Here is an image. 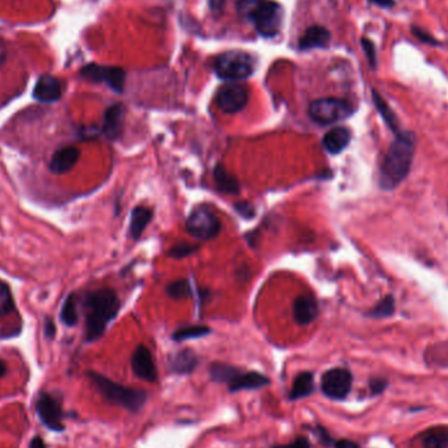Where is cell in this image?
<instances>
[{
    "label": "cell",
    "mask_w": 448,
    "mask_h": 448,
    "mask_svg": "<svg viewBox=\"0 0 448 448\" xmlns=\"http://www.w3.org/2000/svg\"><path fill=\"white\" fill-rule=\"evenodd\" d=\"M40 421L52 431H64V409L53 395L43 392L36 404Z\"/></svg>",
    "instance_id": "12"
},
{
    "label": "cell",
    "mask_w": 448,
    "mask_h": 448,
    "mask_svg": "<svg viewBox=\"0 0 448 448\" xmlns=\"http://www.w3.org/2000/svg\"><path fill=\"white\" fill-rule=\"evenodd\" d=\"M200 249V246H194V244H176L172 246L171 249L168 251V256L172 258H185V257L191 256L193 253H195Z\"/></svg>",
    "instance_id": "31"
},
{
    "label": "cell",
    "mask_w": 448,
    "mask_h": 448,
    "mask_svg": "<svg viewBox=\"0 0 448 448\" xmlns=\"http://www.w3.org/2000/svg\"><path fill=\"white\" fill-rule=\"evenodd\" d=\"M253 55L241 50H230L216 57L214 62L215 74L228 82L244 80L255 71Z\"/></svg>",
    "instance_id": "6"
},
{
    "label": "cell",
    "mask_w": 448,
    "mask_h": 448,
    "mask_svg": "<svg viewBox=\"0 0 448 448\" xmlns=\"http://www.w3.org/2000/svg\"><path fill=\"white\" fill-rule=\"evenodd\" d=\"M237 13L264 37L277 36L283 24V8L273 0H239Z\"/></svg>",
    "instance_id": "3"
},
{
    "label": "cell",
    "mask_w": 448,
    "mask_h": 448,
    "mask_svg": "<svg viewBox=\"0 0 448 448\" xmlns=\"http://www.w3.org/2000/svg\"><path fill=\"white\" fill-rule=\"evenodd\" d=\"M15 311V299L8 283L0 279V318L10 315Z\"/></svg>",
    "instance_id": "29"
},
{
    "label": "cell",
    "mask_w": 448,
    "mask_h": 448,
    "mask_svg": "<svg viewBox=\"0 0 448 448\" xmlns=\"http://www.w3.org/2000/svg\"><path fill=\"white\" fill-rule=\"evenodd\" d=\"M336 448H359L357 443H354L352 440L348 439H341L336 443Z\"/></svg>",
    "instance_id": "39"
},
{
    "label": "cell",
    "mask_w": 448,
    "mask_h": 448,
    "mask_svg": "<svg viewBox=\"0 0 448 448\" xmlns=\"http://www.w3.org/2000/svg\"><path fill=\"white\" fill-rule=\"evenodd\" d=\"M416 152V135L410 131L397 134L394 143L387 151L382 170L380 186L385 191H392L404 181L409 174Z\"/></svg>",
    "instance_id": "2"
},
{
    "label": "cell",
    "mask_w": 448,
    "mask_h": 448,
    "mask_svg": "<svg viewBox=\"0 0 448 448\" xmlns=\"http://www.w3.org/2000/svg\"><path fill=\"white\" fill-rule=\"evenodd\" d=\"M7 46H6V43L0 38V66L6 62L7 59Z\"/></svg>",
    "instance_id": "40"
},
{
    "label": "cell",
    "mask_w": 448,
    "mask_h": 448,
    "mask_svg": "<svg viewBox=\"0 0 448 448\" xmlns=\"http://www.w3.org/2000/svg\"><path fill=\"white\" fill-rule=\"evenodd\" d=\"M235 210L246 219H252L256 214V209L252 203L249 202H237L235 204Z\"/></svg>",
    "instance_id": "34"
},
{
    "label": "cell",
    "mask_w": 448,
    "mask_h": 448,
    "mask_svg": "<svg viewBox=\"0 0 448 448\" xmlns=\"http://www.w3.org/2000/svg\"><path fill=\"white\" fill-rule=\"evenodd\" d=\"M185 227L193 237L200 240H211L222 231L219 218L206 207L194 209L188 216Z\"/></svg>",
    "instance_id": "8"
},
{
    "label": "cell",
    "mask_w": 448,
    "mask_h": 448,
    "mask_svg": "<svg viewBox=\"0 0 448 448\" xmlns=\"http://www.w3.org/2000/svg\"><path fill=\"white\" fill-rule=\"evenodd\" d=\"M211 379L218 383H227L231 392H237L243 389H257L262 388L270 383L269 378L262 373H241L235 367L223 364V363H214L210 367Z\"/></svg>",
    "instance_id": "5"
},
{
    "label": "cell",
    "mask_w": 448,
    "mask_h": 448,
    "mask_svg": "<svg viewBox=\"0 0 448 448\" xmlns=\"http://www.w3.org/2000/svg\"><path fill=\"white\" fill-rule=\"evenodd\" d=\"M313 391V373H300L294 380L292 388L290 391V398L291 400H299L303 397L310 396Z\"/></svg>",
    "instance_id": "24"
},
{
    "label": "cell",
    "mask_w": 448,
    "mask_h": 448,
    "mask_svg": "<svg viewBox=\"0 0 448 448\" xmlns=\"http://www.w3.org/2000/svg\"><path fill=\"white\" fill-rule=\"evenodd\" d=\"M61 320L64 321V325L74 327L79 320V312H77V298L76 294H70L62 304L61 310Z\"/></svg>",
    "instance_id": "26"
},
{
    "label": "cell",
    "mask_w": 448,
    "mask_h": 448,
    "mask_svg": "<svg viewBox=\"0 0 448 448\" xmlns=\"http://www.w3.org/2000/svg\"><path fill=\"white\" fill-rule=\"evenodd\" d=\"M388 385V382L385 379H380V378H376V379H373L370 382V389L373 392V395H379L384 391Z\"/></svg>",
    "instance_id": "35"
},
{
    "label": "cell",
    "mask_w": 448,
    "mask_h": 448,
    "mask_svg": "<svg viewBox=\"0 0 448 448\" xmlns=\"http://www.w3.org/2000/svg\"><path fill=\"white\" fill-rule=\"evenodd\" d=\"M55 331H57V327H55V322H54L52 319H46L45 322H43V333L47 338H54L55 336Z\"/></svg>",
    "instance_id": "37"
},
{
    "label": "cell",
    "mask_w": 448,
    "mask_h": 448,
    "mask_svg": "<svg viewBox=\"0 0 448 448\" xmlns=\"http://www.w3.org/2000/svg\"><path fill=\"white\" fill-rule=\"evenodd\" d=\"M86 312V341H97L107 331V325L117 318L119 299L112 288L89 291L83 299Z\"/></svg>",
    "instance_id": "1"
},
{
    "label": "cell",
    "mask_w": 448,
    "mask_h": 448,
    "mask_svg": "<svg viewBox=\"0 0 448 448\" xmlns=\"http://www.w3.org/2000/svg\"><path fill=\"white\" fill-rule=\"evenodd\" d=\"M294 319L299 325H308L312 321L316 320L319 315L318 301L312 297H298L294 300L292 306Z\"/></svg>",
    "instance_id": "17"
},
{
    "label": "cell",
    "mask_w": 448,
    "mask_h": 448,
    "mask_svg": "<svg viewBox=\"0 0 448 448\" xmlns=\"http://www.w3.org/2000/svg\"><path fill=\"white\" fill-rule=\"evenodd\" d=\"M80 159V149L67 146L54 152L49 163V170L55 174H64L71 171Z\"/></svg>",
    "instance_id": "16"
},
{
    "label": "cell",
    "mask_w": 448,
    "mask_h": 448,
    "mask_svg": "<svg viewBox=\"0 0 448 448\" xmlns=\"http://www.w3.org/2000/svg\"><path fill=\"white\" fill-rule=\"evenodd\" d=\"M274 448H311L310 442L306 438H298L297 440H294L292 443L288 445H283V446H277Z\"/></svg>",
    "instance_id": "36"
},
{
    "label": "cell",
    "mask_w": 448,
    "mask_h": 448,
    "mask_svg": "<svg viewBox=\"0 0 448 448\" xmlns=\"http://www.w3.org/2000/svg\"><path fill=\"white\" fill-rule=\"evenodd\" d=\"M29 448H46V445L41 437H34L29 445Z\"/></svg>",
    "instance_id": "41"
},
{
    "label": "cell",
    "mask_w": 448,
    "mask_h": 448,
    "mask_svg": "<svg viewBox=\"0 0 448 448\" xmlns=\"http://www.w3.org/2000/svg\"><path fill=\"white\" fill-rule=\"evenodd\" d=\"M424 448H448L447 427L431 428L424 437Z\"/></svg>",
    "instance_id": "25"
},
{
    "label": "cell",
    "mask_w": 448,
    "mask_h": 448,
    "mask_svg": "<svg viewBox=\"0 0 448 448\" xmlns=\"http://www.w3.org/2000/svg\"><path fill=\"white\" fill-rule=\"evenodd\" d=\"M373 100L375 107L378 109L379 114L384 119L387 126L391 128L396 135L400 134L401 131H400V125H398V119L396 117L395 112L387 104L384 98L380 96V94L375 89H373Z\"/></svg>",
    "instance_id": "23"
},
{
    "label": "cell",
    "mask_w": 448,
    "mask_h": 448,
    "mask_svg": "<svg viewBox=\"0 0 448 448\" xmlns=\"http://www.w3.org/2000/svg\"><path fill=\"white\" fill-rule=\"evenodd\" d=\"M211 333V329L204 325H189L184 327L172 334V338L176 342L186 341V340H194L201 338Z\"/></svg>",
    "instance_id": "27"
},
{
    "label": "cell",
    "mask_w": 448,
    "mask_h": 448,
    "mask_svg": "<svg viewBox=\"0 0 448 448\" xmlns=\"http://www.w3.org/2000/svg\"><path fill=\"white\" fill-rule=\"evenodd\" d=\"M215 101L225 114H235L246 107L249 101V91L240 83L230 82L219 88Z\"/></svg>",
    "instance_id": "10"
},
{
    "label": "cell",
    "mask_w": 448,
    "mask_h": 448,
    "mask_svg": "<svg viewBox=\"0 0 448 448\" xmlns=\"http://www.w3.org/2000/svg\"><path fill=\"white\" fill-rule=\"evenodd\" d=\"M151 219H152V211L149 210V207L137 206L130 215V227H128L130 236L134 240L140 239V236L143 235V232L147 228Z\"/></svg>",
    "instance_id": "21"
},
{
    "label": "cell",
    "mask_w": 448,
    "mask_h": 448,
    "mask_svg": "<svg viewBox=\"0 0 448 448\" xmlns=\"http://www.w3.org/2000/svg\"><path fill=\"white\" fill-rule=\"evenodd\" d=\"M352 375L346 368H331L321 378V389L324 395L333 400H342L352 389Z\"/></svg>",
    "instance_id": "11"
},
{
    "label": "cell",
    "mask_w": 448,
    "mask_h": 448,
    "mask_svg": "<svg viewBox=\"0 0 448 448\" xmlns=\"http://www.w3.org/2000/svg\"><path fill=\"white\" fill-rule=\"evenodd\" d=\"M125 125V107L122 104H114L109 107L104 114L103 133L107 139L116 140L122 135Z\"/></svg>",
    "instance_id": "15"
},
{
    "label": "cell",
    "mask_w": 448,
    "mask_h": 448,
    "mask_svg": "<svg viewBox=\"0 0 448 448\" xmlns=\"http://www.w3.org/2000/svg\"><path fill=\"white\" fill-rule=\"evenodd\" d=\"M354 107L346 100L337 97H324L312 101L308 107L311 119L319 125H331L350 117Z\"/></svg>",
    "instance_id": "7"
},
{
    "label": "cell",
    "mask_w": 448,
    "mask_h": 448,
    "mask_svg": "<svg viewBox=\"0 0 448 448\" xmlns=\"http://www.w3.org/2000/svg\"><path fill=\"white\" fill-rule=\"evenodd\" d=\"M396 303L395 299L391 295L385 297L382 301H379L373 311L368 313V316L375 318V319H384V318H389L394 315L395 312Z\"/></svg>",
    "instance_id": "30"
},
{
    "label": "cell",
    "mask_w": 448,
    "mask_h": 448,
    "mask_svg": "<svg viewBox=\"0 0 448 448\" xmlns=\"http://www.w3.org/2000/svg\"><path fill=\"white\" fill-rule=\"evenodd\" d=\"M6 373H7V364L3 359H0V378H3Z\"/></svg>",
    "instance_id": "42"
},
{
    "label": "cell",
    "mask_w": 448,
    "mask_h": 448,
    "mask_svg": "<svg viewBox=\"0 0 448 448\" xmlns=\"http://www.w3.org/2000/svg\"><path fill=\"white\" fill-rule=\"evenodd\" d=\"M410 32H412V34L416 37L419 43H425V45H428V46H439V45H440V43L438 41L437 38H435L431 33H428L427 31H425V29H422L421 27L412 25Z\"/></svg>",
    "instance_id": "32"
},
{
    "label": "cell",
    "mask_w": 448,
    "mask_h": 448,
    "mask_svg": "<svg viewBox=\"0 0 448 448\" xmlns=\"http://www.w3.org/2000/svg\"><path fill=\"white\" fill-rule=\"evenodd\" d=\"M368 1H371L373 4H376L378 7H382L384 10H391L396 6L395 0H368Z\"/></svg>",
    "instance_id": "38"
},
{
    "label": "cell",
    "mask_w": 448,
    "mask_h": 448,
    "mask_svg": "<svg viewBox=\"0 0 448 448\" xmlns=\"http://www.w3.org/2000/svg\"><path fill=\"white\" fill-rule=\"evenodd\" d=\"M131 368L139 379L146 382H155L158 378V370L154 362L152 354L149 348L139 345L131 355Z\"/></svg>",
    "instance_id": "13"
},
{
    "label": "cell",
    "mask_w": 448,
    "mask_h": 448,
    "mask_svg": "<svg viewBox=\"0 0 448 448\" xmlns=\"http://www.w3.org/2000/svg\"><path fill=\"white\" fill-rule=\"evenodd\" d=\"M350 139H352V133L349 128H331L322 138V147L331 155H337L349 146Z\"/></svg>",
    "instance_id": "19"
},
{
    "label": "cell",
    "mask_w": 448,
    "mask_h": 448,
    "mask_svg": "<svg viewBox=\"0 0 448 448\" xmlns=\"http://www.w3.org/2000/svg\"><path fill=\"white\" fill-rule=\"evenodd\" d=\"M80 76L92 83H105L110 89L117 94H122L126 74L121 67L100 66V64H87L80 70Z\"/></svg>",
    "instance_id": "9"
},
{
    "label": "cell",
    "mask_w": 448,
    "mask_h": 448,
    "mask_svg": "<svg viewBox=\"0 0 448 448\" xmlns=\"http://www.w3.org/2000/svg\"><path fill=\"white\" fill-rule=\"evenodd\" d=\"M197 363H198L197 355L189 349H184L172 355L170 359V368L172 373H189L195 368Z\"/></svg>",
    "instance_id": "22"
},
{
    "label": "cell",
    "mask_w": 448,
    "mask_h": 448,
    "mask_svg": "<svg viewBox=\"0 0 448 448\" xmlns=\"http://www.w3.org/2000/svg\"><path fill=\"white\" fill-rule=\"evenodd\" d=\"M214 182L219 192L224 194H239L240 184L234 174L224 168L222 164H216L213 171Z\"/></svg>",
    "instance_id": "20"
},
{
    "label": "cell",
    "mask_w": 448,
    "mask_h": 448,
    "mask_svg": "<svg viewBox=\"0 0 448 448\" xmlns=\"http://www.w3.org/2000/svg\"><path fill=\"white\" fill-rule=\"evenodd\" d=\"M331 34L325 27L312 25L299 40L300 50H311L316 47H325L331 43Z\"/></svg>",
    "instance_id": "18"
},
{
    "label": "cell",
    "mask_w": 448,
    "mask_h": 448,
    "mask_svg": "<svg viewBox=\"0 0 448 448\" xmlns=\"http://www.w3.org/2000/svg\"><path fill=\"white\" fill-rule=\"evenodd\" d=\"M88 376L100 395L113 405L122 406L130 412H138L147 400V394L142 389H134L118 384L101 373L91 371L88 373Z\"/></svg>",
    "instance_id": "4"
},
{
    "label": "cell",
    "mask_w": 448,
    "mask_h": 448,
    "mask_svg": "<svg viewBox=\"0 0 448 448\" xmlns=\"http://www.w3.org/2000/svg\"><path fill=\"white\" fill-rule=\"evenodd\" d=\"M167 295L174 300L191 298L193 295L192 285L188 279H179L170 283L167 288Z\"/></svg>",
    "instance_id": "28"
},
{
    "label": "cell",
    "mask_w": 448,
    "mask_h": 448,
    "mask_svg": "<svg viewBox=\"0 0 448 448\" xmlns=\"http://www.w3.org/2000/svg\"><path fill=\"white\" fill-rule=\"evenodd\" d=\"M362 47L364 55H366L368 64L371 66V68L376 70V67H378V57H376V46H375V43L371 40L363 37Z\"/></svg>",
    "instance_id": "33"
},
{
    "label": "cell",
    "mask_w": 448,
    "mask_h": 448,
    "mask_svg": "<svg viewBox=\"0 0 448 448\" xmlns=\"http://www.w3.org/2000/svg\"><path fill=\"white\" fill-rule=\"evenodd\" d=\"M62 96V84L52 75H43L33 89V97L40 103H55Z\"/></svg>",
    "instance_id": "14"
}]
</instances>
